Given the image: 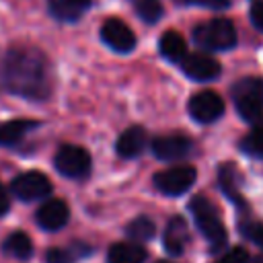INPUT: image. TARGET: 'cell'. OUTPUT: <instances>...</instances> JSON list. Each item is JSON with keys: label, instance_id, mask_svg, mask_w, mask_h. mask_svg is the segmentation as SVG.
Listing matches in <instances>:
<instances>
[{"label": "cell", "instance_id": "obj_1", "mask_svg": "<svg viewBox=\"0 0 263 263\" xmlns=\"http://www.w3.org/2000/svg\"><path fill=\"white\" fill-rule=\"evenodd\" d=\"M2 86L18 97L43 101L51 92V70L43 53L31 47H14L0 66Z\"/></svg>", "mask_w": 263, "mask_h": 263}, {"label": "cell", "instance_id": "obj_2", "mask_svg": "<svg viewBox=\"0 0 263 263\" xmlns=\"http://www.w3.org/2000/svg\"><path fill=\"white\" fill-rule=\"evenodd\" d=\"M189 212L195 220V226L199 228V232L208 240L210 253H220L228 242V234H226L224 222L220 220L218 208L212 203L210 197L199 193L189 201Z\"/></svg>", "mask_w": 263, "mask_h": 263}, {"label": "cell", "instance_id": "obj_3", "mask_svg": "<svg viewBox=\"0 0 263 263\" xmlns=\"http://www.w3.org/2000/svg\"><path fill=\"white\" fill-rule=\"evenodd\" d=\"M232 99L245 121L261 123L263 119V78L247 76L232 86Z\"/></svg>", "mask_w": 263, "mask_h": 263}, {"label": "cell", "instance_id": "obj_4", "mask_svg": "<svg viewBox=\"0 0 263 263\" xmlns=\"http://www.w3.org/2000/svg\"><path fill=\"white\" fill-rule=\"evenodd\" d=\"M193 39L203 49L224 51L236 45V29L228 18H212L195 27Z\"/></svg>", "mask_w": 263, "mask_h": 263}, {"label": "cell", "instance_id": "obj_5", "mask_svg": "<svg viewBox=\"0 0 263 263\" xmlns=\"http://www.w3.org/2000/svg\"><path fill=\"white\" fill-rule=\"evenodd\" d=\"M53 166L60 175H64L68 179H82L90 173L92 160H90V154L84 148L66 144L55 152Z\"/></svg>", "mask_w": 263, "mask_h": 263}, {"label": "cell", "instance_id": "obj_6", "mask_svg": "<svg viewBox=\"0 0 263 263\" xmlns=\"http://www.w3.org/2000/svg\"><path fill=\"white\" fill-rule=\"evenodd\" d=\"M195 168L191 164H179L173 168H164L160 173L154 175V187L164 193V195H183L185 191L191 189V185L195 183Z\"/></svg>", "mask_w": 263, "mask_h": 263}, {"label": "cell", "instance_id": "obj_7", "mask_svg": "<svg viewBox=\"0 0 263 263\" xmlns=\"http://www.w3.org/2000/svg\"><path fill=\"white\" fill-rule=\"evenodd\" d=\"M10 191L21 201H35L51 193V183L43 173L27 171L14 177V181L10 183Z\"/></svg>", "mask_w": 263, "mask_h": 263}, {"label": "cell", "instance_id": "obj_8", "mask_svg": "<svg viewBox=\"0 0 263 263\" xmlns=\"http://www.w3.org/2000/svg\"><path fill=\"white\" fill-rule=\"evenodd\" d=\"M189 115L199 123H212L224 115V99L214 90H199L189 99Z\"/></svg>", "mask_w": 263, "mask_h": 263}, {"label": "cell", "instance_id": "obj_9", "mask_svg": "<svg viewBox=\"0 0 263 263\" xmlns=\"http://www.w3.org/2000/svg\"><path fill=\"white\" fill-rule=\"evenodd\" d=\"M101 39L119 53H127L136 47V35L134 31L121 21V18H107L101 27Z\"/></svg>", "mask_w": 263, "mask_h": 263}, {"label": "cell", "instance_id": "obj_10", "mask_svg": "<svg viewBox=\"0 0 263 263\" xmlns=\"http://www.w3.org/2000/svg\"><path fill=\"white\" fill-rule=\"evenodd\" d=\"M181 68L189 78H193L197 82L214 80V78H218V74L222 70L220 64L214 58H210L208 53H187L181 60Z\"/></svg>", "mask_w": 263, "mask_h": 263}, {"label": "cell", "instance_id": "obj_11", "mask_svg": "<svg viewBox=\"0 0 263 263\" xmlns=\"http://www.w3.org/2000/svg\"><path fill=\"white\" fill-rule=\"evenodd\" d=\"M193 148V142L187 136L171 134V136H158L152 140V152L160 160H179L187 156Z\"/></svg>", "mask_w": 263, "mask_h": 263}, {"label": "cell", "instance_id": "obj_12", "mask_svg": "<svg viewBox=\"0 0 263 263\" xmlns=\"http://www.w3.org/2000/svg\"><path fill=\"white\" fill-rule=\"evenodd\" d=\"M68 218H70V210H68V203L62 199H47L37 210V224L49 232L66 226Z\"/></svg>", "mask_w": 263, "mask_h": 263}, {"label": "cell", "instance_id": "obj_13", "mask_svg": "<svg viewBox=\"0 0 263 263\" xmlns=\"http://www.w3.org/2000/svg\"><path fill=\"white\" fill-rule=\"evenodd\" d=\"M191 236H189V228H187V222L181 218V216H175L168 220L166 224V230H164V236H162V242H164V249L179 257L185 253V247L189 245Z\"/></svg>", "mask_w": 263, "mask_h": 263}, {"label": "cell", "instance_id": "obj_14", "mask_svg": "<svg viewBox=\"0 0 263 263\" xmlns=\"http://www.w3.org/2000/svg\"><path fill=\"white\" fill-rule=\"evenodd\" d=\"M146 140H148L146 129L140 127V125H132V127H127V129L117 138L115 150H117V154L123 156V158H136V156H140V154L144 152Z\"/></svg>", "mask_w": 263, "mask_h": 263}, {"label": "cell", "instance_id": "obj_15", "mask_svg": "<svg viewBox=\"0 0 263 263\" xmlns=\"http://www.w3.org/2000/svg\"><path fill=\"white\" fill-rule=\"evenodd\" d=\"M218 181H220V189L224 191V195L228 199H232L238 205H245V199H242V195L238 191V187H240V173L236 171V166L232 162L220 164V168H218Z\"/></svg>", "mask_w": 263, "mask_h": 263}, {"label": "cell", "instance_id": "obj_16", "mask_svg": "<svg viewBox=\"0 0 263 263\" xmlns=\"http://www.w3.org/2000/svg\"><path fill=\"white\" fill-rule=\"evenodd\" d=\"M146 257V249L138 242H115L107 253L109 263H144Z\"/></svg>", "mask_w": 263, "mask_h": 263}, {"label": "cell", "instance_id": "obj_17", "mask_svg": "<svg viewBox=\"0 0 263 263\" xmlns=\"http://www.w3.org/2000/svg\"><path fill=\"white\" fill-rule=\"evenodd\" d=\"M35 125L37 121H31V119H10L0 123V146H14Z\"/></svg>", "mask_w": 263, "mask_h": 263}, {"label": "cell", "instance_id": "obj_18", "mask_svg": "<svg viewBox=\"0 0 263 263\" xmlns=\"http://www.w3.org/2000/svg\"><path fill=\"white\" fill-rule=\"evenodd\" d=\"M160 53L171 62H181L187 55L185 39L179 31H166L160 37Z\"/></svg>", "mask_w": 263, "mask_h": 263}, {"label": "cell", "instance_id": "obj_19", "mask_svg": "<svg viewBox=\"0 0 263 263\" xmlns=\"http://www.w3.org/2000/svg\"><path fill=\"white\" fill-rule=\"evenodd\" d=\"M92 249L88 245H70V247H53L47 251L45 261L47 263H74L80 257L90 255Z\"/></svg>", "mask_w": 263, "mask_h": 263}, {"label": "cell", "instance_id": "obj_20", "mask_svg": "<svg viewBox=\"0 0 263 263\" xmlns=\"http://www.w3.org/2000/svg\"><path fill=\"white\" fill-rule=\"evenodd\" d=\"M4 251H6L8 255H12L14 259L25 261V259H29V257L33 255V242H31L29 234H25L23 230H14L12 234L6 236V240H4Z\"/></svg>", "mask_w": 263, "mask_h": 263}, {"label": "cell", "instance_id": "obj_21", "mask_svg": "<svg viewBox=\"0 0 263 263\" xmlns=\"http://www.w3.org/2000/svg\"><path fill=\"white\" fill-rule=\"evenodd\" d=\"M125 232H127L129 238L142 242V240H150V238L156 234V226H154V222H152L150 218H146V216H138V218H134V220L127 224Z\"/></svg>", "mask_w": 263, "mask_h": 263}, {"label": "cell", "instance_id": "obj_22", "mask_svg": "<svg viewBox=\"0 0 263 263\" xmlns=\"http://www.w3.org/2000/svg\"><path fill=\"white\" fill-rule=\"evenodd\" d=\"M240 150L249 156L263 158V123H255V127L240 140Z\"/></svg>", "mask_w": 263, "mask_h": 263}, {"label": "cell", "instance_id": "obj_23", "mask_svg": "<svg viewBox=\"0 0 263 263\" xmlns=\"http://www.w3.org/2000/svg\"><path fill=\"white\" fill-rule=\"evenodd\" d=\"M238 230H240V234H242L249 242H253V245H257V247L263 249V224H261L259 220L242 218V220L238 222Z\"/></svg>", "mask_w": 263, "mask_h": 263}, {"label": "cell", "instance_id": "obj_24", "mask_svg": "<svg viewBox=\"0 0 263 263\" xmlns=\"http://www.w3.org/2000/svg\"><path fill=\"white\" fill-rule=\"evenodd\" d=\"M49 12L60 21H76L80 16V8L66 2V0H51L49 2Z\"/></svg>", "mask_w": 263, "mask_h": 263}, {"label": "cell", "instance_id": "obj_25", "mask_svg": "<svg viewBox=\"0 0 263 263\" xmlns=\"http://www.w3.org/2000/svg\"><path fill=\"white\" fill-rule=\"evenodd\" d=\"M138 16L146 23H156L162 16V4L160 0H140L138 8H136Z\"/></svg>", "mask_w": 263, "mask_h": 263}, {"label": "cell", "instance_id": "obj_26", "mask_svg": "<svg viewBox=\"0 0 263 263\" xmlns=\"http://www.w3.org/2000/svg\"><path fill=\"white\" fill-rule=\"evenodd\" d=\"M216 263H249V253L242 247H232L228 253H224Z\"/></svg>", "mask_w": 263, "mask_h": 263}, {"label": "cell", "instance_id": "obj_27", "mask_svg": "<svg viewBox=\"0 0 263 263\" xmlns=\"http://www.w3.org/2000/svg\"><path fill=\"white\" fill-rule=\"evenodd\" d=\"M249 16H251V23H253L259 31H263V0H259V2H255V4L251 6Z\"/></svg>", "mask_w": 263, "mask_h": 263}, {"label": "cell", "instance_id": "obj_28", "mask_svg": "<svg viewBox=\"0 0 263 263\" xmlns=\"http://www.w3.org/2000/svg\"><path fill=\"white\" fill-rule=\"evenodd\" d=\"M185 2H191V4H199V6H205V8H226L230 4V0H185Z\"/></svg>", "mask_w": 263, "mask_h": 263}, {"label": "cell", "instance_id": "obj_29", "mask_svg": "<svg viewBox=\"0 0 263 263\" xmlns=\"http://www.w3.org/2000/svg\"><path fill=\"white\" fill-rule=\"evenodd\" d=\"M10 210V199H8V193L0 187V216H4L6 212Z\"/></svg>", "mask_w": 263, "mask_h": 263}, {"label": "cell", "instance_id": "obj_30", "mask_svg": "<svg viewBox=\"0 0 263 263\" xmlns=\"http://www.w3.org/2000/svg\"><path fill=\"white\" fill-rule=\"evenodd\" d=\"M66 2H70V4H74V6H78L80 10H84L88 4H90V0H66Z\"/></svg>", "mask_w": 263, "mask_h": 263}, {"label": "cell", "instance_id": "obj_31", "mask_svg": "<svg viewBox=\"0 0 263 263\" xmlns=\"http://www.w3.org/2000/svg\"><path fill=\"white\" fill-rule=\"evenodd\" d=\"M158 263H168V261H158Z\"/></svg>", "mask_w": 263, "mask_h": 263}]
</instances>
